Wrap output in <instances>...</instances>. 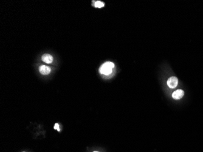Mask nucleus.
Returning <instances> with one entry per match:
<instances>
[{"label": "nucleus", "instance_id": "423d86ee", "mask_svg": "<svg viewBox=\"0 0 203 152\" xmlns=\"http://www.w3.org/2000/svg\"><path fill=\"white\" fill-rule=\"evenodd\" d=\"M104 6H105V4H104L103 2L100 1H96V3H95V7H96L101 8V7H103Z\"/></svg>", "mask_w": 203, "mask_h": 152}, {"label": "nucleus", "instance_id": "f257e3e1", "mask_svg": "<svg viewBox=\"0 0 203 152\" xmlns=\"http://www.w3.org/2000/svg\"><path fill=\"white\" fill-rule=\"evenodd\" d=\"M114 67V64L113 63L108 62L105 63L99 69V72L102 74L109 75L112 72V69Z\"/></svg>", "mask_w": 203, "mask_h": 152}, {"label": "nucleus", "instance_id": "20e7f679", "mask_svg": "<svg viewBox=\"0 0 203 152\" xmlns=\"http://www.w3.org/2000/svg\"><path fill=\"white\" fill-rule=\"evenodd\" d=\"M39 71L40 73L43 75H48L51 72V68L46 65H41L39 68Z\"/></svg>", "mask_w": 203, "mask_h": 152}, {"label": "nucleus", "instance_id": "7ed1b4c3", "mask_svg": "<svg viewBox=\"0 0 203 152\" xmlns=\"http://www.w3.org/2000/svg\"><path fill=\"white\" fill-rule=\"evenodd\" d=\"M178 85V79L176 77H171L167 80V85L170 88H175Z\"/></svg>", "mask_w": 203, "mask_h": 152}, {"label": "nucleus", "instance_id": "0eeeda50", "mask_svg": "<svg viewBox=\"0 0 203 152\" xmlns=\"http://www.w3.org/2000/svg\"><path fill=\"white\" fill-rule=\"evenodd\" d=\"M54 129L55 130H57V131H60V128H59V125H58V124H57V123H56L55 124V125H54Z\"/></svg>", "mask_w": 203, "mask_h": 152}, {"label": "nucleus", "instance_id": "f03ea898", "mask_svg": "<svg viewBox=\"0 0 203 152\" xmlns=\"http://www.w3.org/2000/svg\"><path fill=\"white\" fill-rule=\"evenodd\" d=\"M184 96V91L183 89H179L174 91L172 94V98L175 100L181 99Z\"/></svg>", "mask_w": 203, "mask_h": 152}, {"label": "nucleus", "instance_id": "39448f33", "mask_svg": "<svg viewBox=\"0 0 203 152\" xmlns=\"http://www.w3.org/2000/svg\"><path fill=\"white\" fill-rule=\"evenodd\" d=\"M41 59L44 62H45L48 64L51 63L53 62V57H52V55H50V54H44L42 56Z\"/></svg>", "mask_w": 203, "mask_h": 152}, {"label": "nucleus", "instance_id": "6e6552de", "mask_svg": "<svg viewBox=\"0 0 203 152\" xmlns=\"http://www.w3.org/2000/svg\"><path fill=\"white\" fill-rule=\"evenodd\" d=\"M96 152V151H94V152Z\"/></svg>", "mask_w": 203, "mask_h": 152}]
</instances>
